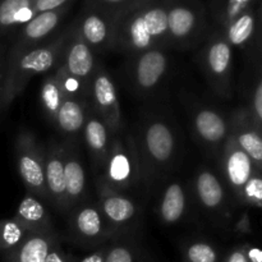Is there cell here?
Wrapping results in <instances>:
<instances>
[{
	"label": "cell",
	"mask_w": 262,
	"mask_h": 262,
	"mask_svg": "<svg viewBox=\"0 0 262 262\" xmlns=\"http://www.w3.org/2000/svg\"><path fill=\"white\" fill-rule=\"evenodd\" d=\"M69 7L61 9L42 12L36 14L30 22L20 27V30L15 33L12 45L7 48L5 53V61L14 60L23 53L30 49L36 48L40 43L45 42L49 38L55 35L56 28L60 26L61 20L66 17Z\"/></svg>",
	"instance_id": "obj_9"
},
{
	"label": "cell",
	"mask_w": 262,
	"mask_h": 262,
	"mask_svg": "<svg viewBox=\"0 0 262 262\" xmlns=\"http://www.w3.org/2000/svg\"><path fill=\"white\" fill-rule=\"evenodd\" d=\"M106 247H107V243L106 245L100 246L99 248H96V250L92 251L91 253L84 256L83 258H79V260H77L76 262H104Z\"/></svg>",
	"instance_id": "obj_38"
},
{
	"label": "cell",
	"mask_w": 262,
	"mask_h": 262,
	"mask_svg": "<svg viewBox=\"0 0 262 262\" xmlns=\"http://www.w3.org/2000/svg\"><path fill=\"white\" fill-rule=\"evenodd\" d=\"M99 181L118 192L143 184L137 142L135 136L125 129L113 135Z\"/></svg>",
	"instance_id": "obj_4"
},
{
	"label": "cell",
	"mask_w": 262,
	"mask_h": 262,
	"mask_svg": "<svg viewBox=\"0 0 262 262\" xmlns=\"http://www.w3.org/2000/svg\"><path fill=\"white\" fill-rule=\"evenodd\" d=\"M252 104H251L250 113L252 115L253 120H255L256 125L258 128H261V122H262V79L261 77H257V81H256L255 89L252 91V99H251Z\"/></svg>",
	"instance_id": "obj_34"
},
{
	"label": "cell",
	"mask_w": 262,
	"mask_h": 262,
	"mask_svg": "<svg viewBox=\"0 0 262 262\" xmlns=\"http://www.w3.org/2000/svg\"><path fill=\"white\" fill-rule=\"evenodd\" d=\"M186 262H219V253L207 242H192L184 250Z\"/></svg>",
	"instance_id": "obj_31"
},
{
	"label": "cell",
	"mask_w": 262,
	"mask_h": 262,
	"mask_svg": "<svg viewBox=\"0 0 262 262\" xmlns=\"http://www.w3.org/2000/svg\"><path fill=\"white\" fill-rule=\"evenodd\" d=\"M66 96L67 95L63 91L58 72H56V69H53L43 78L40 91V99L43 113L50 119L51 123H54V120H55L56 113H58L59 107H60Z\"/></svg>",
	"instance_id": "obj_28"
},
{
	"label": "cell",
	"mask_w": 262,
	"mask_h": 262,
	"mask_svg": "<svg viewBox=\"0 0 262 262\" xmlns=\"http://www.w3.org/2000/svg\"><path fill=\"white\" fill-rule=\"evenodd\" d=\"M13 217L28 232L56 233L48 209L42 201L33 194H26Z\"/></svg>",
	"instance_id": "obj_23"
},
{
	"label": "cell",
	"mask_w": 262,
	"mask_h": 262,
	"mask_svg": "<svg viewBox=\"0 0 262 262\" xmlns=\"http://www.w3.org/2000/svg\"><path fill=\"white\" fill-rule=\"evenodd\" d=\"M200 63L212 89L220 96H230L233 46L228 42L224 35H216L207 41L201 50Z\"/></svg>",
	"instance_id": "obj_7"
},
{
	"label": "cell",
	"mask_w": 262,
	"mask_h": 262,
	"mask_svg": "<svg viewBox=\"0 0 262 262\" xmlns=\"http://www.w3.org/2000/svg\"><path fill=\"white\" fill-rule=\"evenodd\" d=\"M220 151L223 178L238 199L252 177L261 173V170L256 168L253 161L235 145L234 141L230 138V135Z\"/></svg>",
	"instance_id": "obj_14"
},
{
	"label": "cell",
	"mask_w": 262,
	"mask_h": 262,
	"mask_svg": "<svg viewBox=\"0 0 262 262\" xmlns=\"http://www.w3.org/2000/svg\"><path fill=\"white\" fill-rule=\"evenodd\" d=\"M4 59H5V54L0 58V112L2 110V86H3V76H4Z\"/></svg>",
	"instance_id": "obj_41"
},
{
	"label": "cell",
	"mask_w": 262,
	"mask_h": 262,
	"mask_svg": "<svg viewBox=\"0 0 262 262\" xmlns=\"http://www.w3.org/2000/svg\"><path fill=\"white\" fill-rule=\"evenodd\" d=\"M114 14L94 3L84 8L79 19L74 23L78 35L94 51L112 49Z\"/></svg>",
	"instance_id": "obj_13"
},
{
	"label": "cell",
	"mask_w": 262,
	"mask_h": 262,
	"mask_svg": "<svg viewBox=\"0 0 262 262\" xmlns=\"http://www.w3.org/2000/svg\"><path fill=\"white\" fill-rule=\"evenodd\" d=\"M89 104L92 112L104 120L113 135L125 129L117 87L109 72L101 66H97L90 82Z\"/></svg>",
	"instance_id": "obj_8"
},
{
	"label": "cell",
	"mask_w": 262,
	"mask_h": 262,
	"mask_svg": "<svg viewBox=\"0 0 262 262\" xmlns=\"http://www.w3.org/2000/svg\"><path fill=\"white\" fill-rule=\"evenodd\" d=\"M14 156L18 174L30 194L41 201H48L45 188L43 146L28 129H20L15 137Z\"/></svg>",
	"instance_id": "obj_6"
},
{
	"label": "cell",
	"mask_w": 262,
	"mask_h": 262,
	"mask_svg": "<svg viewBox=\"0 0 262 262\" xmlns=\"http://www.w3.org/2000/svg\"><path fill=\"white\" fill-rule=\"evenodd\" d=\"M104 262H142L140 250L129 242H109Z\"/></svg>",
	"instance_id": "obj_30"
},
{
	"label": "cell",
	"mask_w": 262,
	"mask_h": 262,
	"mask_svg": "<svg viewBox=\"0 0 262 262\" xmlns=\"http://www.w3.org/2000/svg\"><path fill=\"white\" fill-rule=\"evenodd\" d=\"M130 2L132 0H95V4L104 8V9L115 13L118 9H120V8H123Z\"/></svg>",
	"instance_id": "obj_37"
},
{
	"label": "cell",
	"mask_w": 262,
	"mask_h": 262,
	"mask_svg": "<svg viewBox=\"0 0 262 262\" xmlns=\"http://www.w3.org/2000/svg\"><path fill=\"white\" fill-rule=\"evenodd\" d=\"M194 191L200 205L209 212L220 211L225 207L227 193L223 182L212 170L202 168L194 179Z\"/></svg>",
	"instance_id": "obj_24"
},
{
	"label": "cell",
	"mask_w": 262,
	"mask_h": 262,
	"mask_svg": "<svg viewBox=\"0 0 262 262\" xmlns=\"http://www.w3.org/2000/svg\"><path fill=\"white\" fill-rule=\"evenodd\" d=\"M59 66L90 89V82L96 71L97 64L95 61L94 50L82 40L74 23L72 25L71 35L66 43Z\"/></svg>",
	"instance_id": "obj_16"
},
{
	"label": "cell",
	"mask_w": 262,
	"mask_h": 262,
	"mask_svg": "<svg viewBox=\"0 0 262 262\" xmlns=\"http://www.w3.org/2000/svg\"><path fill=\"white\" fill-rule=\"evenodd\" d=\"M72 0H33V10L36 14L42 12H50V10L61 9V8L69 7Z\"/></svg>",
	"instance_id": "obj_35"
},
{
	"label": "cell",
	"mask_w": 262,
	"mask_h": 262,
	"mask_svg": "<svg viewBox=\"0 0 262 262\" xmlns=\"http://www.w3.org/2000/svg\"><path fill=\"white\" fill-rule=\"evenodd\" d=\"M61 145H63L64 174H66L67 205H68V212H71L77 205L82 204L86 200L87 173L77 141L67 140Z\"/></svg>",
	"instance_id": "obj_15"
},
{
	"label": "cell",
	"mask_w": 262,
	"mask_h": 262,
	"mask_svg": "<svg viewBox=\"0 0 262 262\" xmlns=\"http://www.w3.org/2000/svg\"><path fill=\"white\" fill-rule=\"evenodd\" d=\"M168 45V15L164 0H132L118 9L112 49L137 55Z\"/></svg>",
	"instance_id": "obj_1"
},
{
	"label": "cell",
	"mask_w": 262,
	"mask_h": 262,
	"mask_svg": "<svg viewBox=\"0 0 262 262\" xmlns=\"http://www.w3.org/2000/svg\"><path fill=\"white\" fill-rule=\"evenodd\" d=\"M82 136H83L84 145L92 161V168L95 173L100 174L104 166L107 151H109L113 133L110 132L109 127L105 124L104 120L92 112L91 107H90L86 123L82 129Z\"/></svg>",
	"instance_id": "obj_20"
},
{
	"label": "cell",
	"mask_w": 262,
	"mask_h": 262,
	"mask_svg": "<svg viewBox=\"0 0 262 262\" xmlns=\"http://www.w3.org/2000/svg\"><path fill=\"white\" fill-rule=\"evenodd\" d=\"M71 233L82 246L96 247L117 238V233L106 224L97 205L79 204L72 210Z\"/></svg>",
	"instance_id": "obj_10"
},
{
	"label": "cell",
	"mask_w": 262,
	"mask_h": 262,
	"mask_svg": "<svg viewBox=\"0 0 262 262\" xmlns=\"http://www.w3.org/2000/svg\"><path fill=\"white\" fill-rule=\"evenodd\" d=\"M56 241V233L30 232L14 250L3 256L5 262H45L51 246Z\"/></svg>",
	"instance_id": "obj_22"
},
{
	"label": "cell",
	"mask_w": 262,
	"mask_h": 262,
	"mask_svg": "<svg viewBox=\"0 0 262 262\" xmlns=\"http://www.w3.org/2000/svg\"><path fill=\"white\" fill-rule=\"evenodd\" d=\"M5 53H7V46H5V43L3 42V41H0V58H2Z\"/></svg>",
	"instance_id": "obj_42"
},
{
	"label": "cell",
	"mask_w": 262,
	"mask_h": 262,
	"mask_svg": "<svg viewBox=\"0 0 262 262\" xmlns=\"http://www.w3.org/2000/svg\"><path fill=\"white\" fill-rule=\"evenodd\" d=\"M230 138L261 170L262 138L261 128L256 125L250 110H239L230 123Z\"/></svg>",
	"instance_id": "obj_19"
},
{
	"label": "cell",
	"mask_w": 262,
	"mask_h": 262,
	"mask_svg": "<svg viewBox=\"0 0 262 262\" xmlns=\"http://www.w3.org/2000/svg\"><path fill=\"white\" fill-rule=\"evenodd\" d=\"M258 14L253 8L248 9L233 22L225 26V35L228 42L237 48H246L252 42L256 32H257Z\"/></svg>",
	"instance_id": "obj_27"
},
{
	"label": "cell",
	"mask_w": 262,
	"mask_h": 262,
	"mask_svg": "<svg viewBox=\"0 0 262 262\" xmlns=\"http://www.w3.org/2000/svg\"><path fill=\"white\" fill-rule=\"evenodd\" d=\"M169 66L170 59L164 48H154L133 55L130 77L136 91L142 95L156 91L168 74Z\"/></svg>",
	"instance_id": "obj_11"
},
{
	"label": "cell",
	"mask_w": 262,
	"mask_h": 262,
	"mask_svg": "<svg viewBox=\"0 0 262 262\" xmlns=\"http://www.w3.org/2000/svg\"><path fill=\"white\" fill-rule=\"evenodd\" d=\"M35 15L33 0H0V37L15 35Z\"/></svg>",
	"instance_id": "obj_25"
},
{
	"label": "cell",
	"mask_w": 262,
	"mask_h": 262,
	"mask_svg": "<svg viewBox=\"0 0 262 262\" xmlns=\"http://www.w3.org/2000/svg\"><path fill=\"white\" fill-rule=\"evenodd\" d=\"M136 142L142 165L143 186L151 189L176 164L179 155L178 132L169 118L155 114L143 122Z\"/></svg>",
	"instance_id": "obj_3"
},
{
	"label": "cell",
	"mask_w": 262,
	"mask_h": 262,
	"mask_svg": "<svg viewBox=\"0 0 262 262\" xmlns=\"http://www.w3.org/2000/svg\"><path fill=\"white\" fill-rule=\"evenodd\" d=\"M89 110V100L66 96L54 120L56 129L66 136L67 140L77 141V138L82 135Z\"/></svg>",
	"instance_id": "obj_21"
},
{
	"label": "cell",
	"mask_w": 262,
	"mask_h": 262,
	"mask_svg": "<svg viewBox=\"0 0 262 262\" xmlns=\"http://www.w3.org/2000/svg\"><path fill=\"white\" fill-rule=\"evenodd\" d=\"M224 262H248L247 258H246L245 251H243V246H238V247L233 248L228 253Z\"/></svg>",
	"instance_id": "obj_40"
},
{
	"label": "cell",
	"mask_w": 262,
	"mask_h": 262,
	"mask_svg": "<svg viewBox=\"0 0 262 262\" xmlns=\"http://www.w3.org/2000/svg\"><path fill=\"white\" fill-rule=\"evenodd\" d=\"M28 233L14 217L0 220V253L5 255L14 250Z\"/></svg>",
	"instance_id": "obj_29"
},
{
	"label": "cell",
	"mask_w": 262,
	"mask_h": 262,
	"mask_svg": "<svg viewBox=\"0 0 262 262\" xmlns=\"http://www.w3.org/2000/svg\"><path fill=\"white\" fill-rule=\"evenodd\" d=\"M72 25L36 48L30 49L14 60L5 61L2 86V110L8 109L23 94L31 78L49 73L59 66L64 48L71 35Z\"/></svg>",
	"instance_id": "obj_2"
},
{
	"label": "cell",
	"mask_w": 262,
	"mask_h": 262,
	"mask_svg": "<svg viewBox=\"0 0 262 262\" xmlns=\"http://www.w3.org/2000/svg\"><path fill=\"white\" fill-rule=\"evenodd\" d=\"M252 2L253 0H225L222 8V14H220L222 25L225 27L230 22H233L235 18L239 17L241 14L251 9Z\"/></svg>",
	"instance_id": "obj_33"
},
{
	"label": "cell",
	"mask_w": 262,
	"mask_h": 262,
	"mask_svg": "<svg viewBox=\"0 0 262 262\" xmlns=\"http://www.w3.org/2000/svg\"><path fill=\"white\" fill-rule=\"evenodd\" d=\"M243 251H245L246 258L248 262H262V252L258 247L251 245L243 246Z\"/></svg>",
	"instance_id": "obj_39"
},
{
	"label": "cell",
	"mask_w": 262,
	"mask_h": 262,
	"mask_svg": "<svg viewBox=\"0 0 262 262\" xmlns=\"http://www.w3.org/2000/svg\"><path fill=\"white\" fill-rule=\"evenodd\" d=\"M97 191L100 200L97 207L106 224L117 234L137 222L140 207L127 194L112 189L100 181H97Z\"/></svg>",
	"instance_id": "obj_12"
},
{
	"label": "cell",
	"mask_w": 262,
	"mask_h": 262,
	"mask_svg": "<svg viewBox=\"0 0 262 262\" xmlns=\"http://www.w3.org/2000/svg\"><path fill=\"white\" fill-rule=\"evenodd\" d=\"M43 164H45V188L49 202L53 204L59 211L68 212L61 143L53 142L49 146H43Z\"/></svg>",
	"instance_id": "obj_17"
},
{
	"label": "cell",
	"mask_w": 262,
	"mask_h": 262,
	"mask_svg": "<svg viewBox=\"0 0 262 262\" xmlns=\"http://www.w3.org/2000/svg\"><path fill=\"white\" fill-rule=\"evenodd\" d=\"M187 210V193L182 182H169L161 193L158 205V215L168 225L177 224L183 219Z\"/></svg>",
	"instance_id": "obj_26"
},
{
	"label": "cell",
	"mask_w": 262,
	"mask_h": 262,
	"mask_svg": "<svg viewBox=\"0 0 262 262\" xmlns=\"http://www.w3.org/2000/svg\"><path fill=\"white\" fill-rule=\"evenodd\" d=\"M261 173L256 174L252 177L250 182L247 183V186L243 188L242 193L238 197L239 202H242L243 205H247L251 207H261L262 204V179H261Z\"/></svg>",
	"instance_id": "obj_32"
},
{
	"label": "cell",
	"mask_w": 262,
	"mask_h": 262,
	"mask_svg": "<svg viewBox=\"0 0 262 262\" xmlns=\"http://www.w3.org/2000/svg\"><path fill=\"white\" fill-rule=\"evenodd\" d=\"M168 15V45L188 48L206 27L205 10L197 0H164Z\"/></svg>",
	"instance_id": "obj_5"
},
{
	"label": "cell",
	"mask_w": 262,
	"mask_h": 262,
	"mask_svg": "<svg viewBox=\"0 0 262 262\" xmlns=\"http://www.w3.org/2000/svg\"><path fill=\"white\" fill-rule=\"evenodd\" d=\"M192 128L197 140L211 150H222L230 135L228 120L214 107H197L192 115Z\"/></svg>",
	"instance_id": "obj_18"
},
{
	"label": "cell",
	"mask_w": 262,
	"mask_h": 262,
	"mask_svg": "<svg viewBox=\"0 0 262 262\" xmlns=\"http://www.w3.org/2000/svg\"><path fill=\"white\" fill-rule=\"evenodd\" d=\"M77 258L72 256L71 253H67L66 251L61 248V245L59 243V239L51 246L49 255L46 257L45 262H76Z\"/></svg>",
	"instance_id": "obj_36"
}]
</instances>
